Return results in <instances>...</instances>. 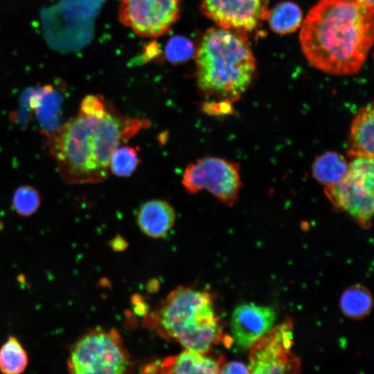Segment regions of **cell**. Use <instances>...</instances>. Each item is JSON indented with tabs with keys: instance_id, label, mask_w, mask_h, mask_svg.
<instances>
[{
	"instance_id": "obj_25",
	"label": "cell",
	"mask_w": 374,
	"mask_h": 374,
	"mask_svg": "<svg viewBox=\"0 0 374 374\" xmlns=\"http://www.w3.org/2000/svg\"><path fill=\"white\" fill-rule=\"evenodd\" d=\"M359 1L369 7L373 8V0H359Z\"/></svg>"
},
{
	"instance_id": "obj_12",
	"label": "cell",
	"mask_w": 374,
	"mask_h": 374,
	"mask_svg": "<svg viewBox=\"0 0 374 374\" xmlns=\"http://www.w3.org/2000/svg\"><path fill=\"white\" fill-rule=\"evenodd\" d=\"M222 364L204 354L186 350L175 357L154 362L144 368L145 373H219Z\"/></svg>"
},
{
	"instance_id": "obj_16",
	"label": "cell",
	"mask_w": 374,
	"mask_h": 374,
	"mask_svg": "<svg viewBox=\"0 0 374 374\" xmlns=\"http://www.w3.org/2000/svg\"><path fill=\"white\" fill-rule=\"evenodd\" d=\"M373 305L370 291L364 285L356 284L347 287L341 294L339 306L348 318L360 320L367 317Z\"/></svg>"
},
{
	"instance_id": "obj_6",
	"label": "cell",
	"mask_w": 374,
	"mask_h": 374,
	"mask_svg": "<svg viewBox=\"0 0 374 374\" xmlns=\"http://www.w3.org/2000/svg\"><path fill=\"white\" fill-rule=\"evenodd\" d=\"M344 178L325 187V194L339 211L348 213L362 228L371 224L374 208L373 158H351Z\"/></svg>"
},
{
	"instance_id": "obj_10",
	"label": "cell",
	"mask_w": 374,
	"mask_h": 374,
	"mask_svg": "<svg viewBox=\"0 0 374 374\" xmlns=\"http://www.w3.org/2000/svg\"><path fill=\"white\" fill-rule=\"evenodd\" d=\"M268 0H201L203 13L217 26L250 32L267 19Z\"/></svg>"
},
{
	"instance_id": "obj_14",
	"label": "cell",
	"mask_w": 374,
	"mask_h": 374,
	"mask_svg": "<svg viewBox=\"0 0 374 374\" xmlns=\"http://www.w3.org/2000/svg\"><path fill=\"white\" fill-rule=\"evenodd\" d=\"M373 103L362 107L354 117L348 139L347 154L353 158H373Z\"/></svg>"
},
{
	"instance_id": "obj_17",
	"label": "cell",
	"mask_w": 374,
	"mask_h": 374,
	"mask_svg": "<svg viewBox=\"0 0 374 374\" xmlns=\"http://www.w3.org/2000/svg\"><path fill=\"white\" fill-rule=\"evenodd\" d=\"M267 19L273 31L278 34H288L294 32L301 26L303 14L296 3L285 1L269 10Z\"/></svg>"
},
{
	"instance_id": "obj_19",
	"label": "cell",
	"mask_w": 374,
	"mask_h": 374,
	"mask_svg": "<svg viewBox=\"0 0 374 374\" xmlns=\"http://www.w3.org/2000/svg\"><path fill=\"white\" fill-rule=\"evenodd\" d=\"M139 162L138 152L135 148L119 145L110 157L109 171L118 177H128L136 170Z\"/></svg>"
},
{
	"instance_id": "obj_7",
	"label": "cell",
	"mask_w": 374,
	"mask_h": 374,
	"mask_svg": "<svg viewBox=\"0 0 374 374\" xmlns=\"http://www.w3.org/2000/svg\"><path fill=\"white\" fill-rule=\"evenodd\" d=\"M239 170L238 165L233 162L208 156L186 166L181 184L189 193L206 190L219 201L231 206L242 187Z\"/></svg>"
},
{
	"instance_id": "obj_8",
	"label": "cell",
	"mask_w": 374,
	"mask_h": 374,
	"mask_svg": "<svg viewBox=\"0 0 374 374\" xmlns=\"http://www.w3.org/2000/svg\"><path fill=\"white\" fill-rule=\"evenodd\" d=\"M181 0H121L119 20L143 37L168 33L178 20Z\"/></svg>"
},
{
	"instance_id": "obj_23",
	"label": "cell",
	"mask_w": 374,
	"mask_h": 374,
	"mask_svg": "<svg viewBox=\"0 0 374 374\" xmlns=\"http://www.w3.org/2000/svg\"><path fill=\"white\" fill-rule=\"evenodd\" d=\"M220 373H250L249 368L244 364L232 361L224 364H222Z\"/></svg>"
},
{
	"instance_id": "obj_2",
	"label": "cell",
	"mask_w": 374,
	"mask_h": 374,
	"mask_svg": "<svg viewBox=\"0 0 374 374\" xmlns=\"http://www.w3.org/2000/svg\"><path fill=\"white\" fill-rule=\"evenodd\" d=\"M148 125L128 118L107 103L96 113L79 111L54 133L52 152L63 179L69 184H96L110 173L114 150Z\"/></svg>"
},
{
	"instance_id": "obj_22",
	"label": "cell",
	"mask_w": 374,
	"mask_h": 374,
	"mask_svg": "<svg viewBox=\"0 0 374 374\" xmlns=\"http://www.w3.org/2000/svg\"><path fill=\"white\" fill-rule=\"evenodd\" d=\"M232 103L226 100L207 101L202 105V111L210 115L230 114Z\"/></svg>"
},
{
	"instance_id": "obj_15",
	"label": "cell",
	"mask_w": 374,
	"mask_h": 374,
	"mask_svg": "<svg viewBox=\"0 0 374 374\" xmlns=\"http://www.w3.org/2000/svg\"><path fill=\"white\" fill-rule=\"evenodd\" d=\"M348 163L346 158L337 152H326L313 162L314 178L325 187L338 184L346 175Z\"/></svg>"
},
{
	"instance_id": "obj_3",
	"label": "cell",
	"mask_w": 374,
	"mask_h": 374,
	"mask_svg": "<svg viewBox=\"0 0 374 374\" xmlns=\"http://www.w3.org/2000/svg\"><path fill=\"white\" fill-rule=\"evenodd\" d=\"M195 57L199 91L217 100L233 103L239 99L256 70L245 33L220 26L204 33Z\"/></svg>"
},
{
	"instance_id": "obj_20",
	"label": "cell",
	"mask_w": 374,
	"mask_h": 374,
	"mask_svg": "<svg viewBox=\"0 0 374 374\" xmlns=\"http://www.w3.org/2000/svg\"><path fill=\"white\" fill-rule=\"evenodd\" d=\"M41 198L38 191L30 186H21L14 193L12 205L16 212L22 216H30L38 209Z\"/></svg>"
},
{
	"instance_id": "obj_5",
	"label": "cell",
	"mask_w": 374,
	"mask_h": 374,
	"mask_svg": "<svg viewBox=\"0 0 374 374\" xmlns=\"http://www.w3.org/2000/svg\"><path fill=\"white\" fill-rule=\"evenodd\" d=\"M66 365L71 373L119 374L129 368L130 361L118 332L94 329L71 346Z\"/></svg>"
},
{
	"instance_id": "obj_21",
	"label": "cell",
	"mask_w": 374,
	"mask_h": 374,
	"mask_svg": "<svg viewBox=\"0 0 374 374\" xmlns=\"http://www.w3.org/2000/svg\"><path fill=\"white\" fill-rule=\"evenodd\" d=\"M193 43L184 36L171 37L166 45L165 54L172 64H180L188 61L195 54Z\"/></svg>"
},
{
	"instance_id": "obj_9",
	"label": "cell",
	"mask_w": 374,
	"mask_h": 374,
	"mask_svg": "<svg viewBox=\"0 0 374 374\" xmlns=\"http://www.w3.org/2000/svg\"><path fill=\"white\" fill-rule=\"evenodd\" d=\"M292 342L290 323L271 328L249 348L250 373L297 372L300 363L291 351Z\"/></svg>"
},
{
	"instance_id": "obj_11",
	"label": "cell",
	"mask_w": 374,
	"mask_h": 374,
	"mask_svg": "<svg viewBox=\"0 0 374 374\" xmlns=\"http://www.w3.org/2000/svg\"><path fill=\"white\" fill-rule=\"evenodd\" d=\"M276 319V312L271 307L253 303L237 306L231 319V330L236 345L243 349L249 348L272 328Z\"/></svg>"
},
{
	"instance_id": "obj_24",
	"label": "cell",
	"mask_w": 374,
	"mask_h": 374,
	"mask_svg": "<svg viewBox=\"0 0 374 374\" xmlns=\"http://www.w3.org/2000/svg\"><path fill=\"white\" fill-rule=\"evenodd\" d=\"M159 53V47L157 42H152L149 44L143 54L142 58L145 62L154 58Z\"/></svg>"
},
{
	"instance_id": "obj_1",
	"label": "cell",
	"mask_w": 374,
	"mask_h": 374,
	"mask_svg": "<svg viewBox=\"0 0 374 374\" xmlns=\"http://www.w3.org/2000/svg\"><path fill=\"white\" fill-rule=\"evenodd\" d=\"M374 10L359 0H320L303 22L299 40L314 68L336 75L362 67L373 42Z\"/></svg>"
},
{
	"instance_id": "obj_18",
	"label": "cell",
	"mask_w": 374,
	"mask_h": 374,
	"mask_svg": "<svg viewBox=\"0 0 374 374\" xmlns=\"http://www.w3.org/2000/svg\"><path fill=\"white\" fill-rule=\"evenodd\" d=\"M28 364V356L19 339L10 336L0 347V371L5 374L23 373Z\"/></svg>"
},
{
	"instance_id": "obj_4",
	"label": "cell",
	"mask_w": 374,
	"mask_h": 374,
	"mask_svg": "<svg viewBox=\"0 0 374 374\" xmlns=\"http://www.w3.org/2000/svg\"><path fill=\"white\" fill-rule=\"evenodd\" d=\"M159 332L186 350L206 353L219 340L221 328L208 293L179 287L166 298L157 314Z\"/></svg>"
},
{
	"instance_id": "obj_13",
	"label": "cell",
	"mask_w": 374,
	"mask_h": 374,
	"mask_svg": "<svg viewBox=\"0 0 374 374\" xmlns=\"http://www.w3.org/2000/svg\"><path fill=\"white\" fill-rule=\"evenodd\" d=\"M175 221L173 207L166 201L151 199L139 208L136 222L140 230L152 238L165 236L172 229Z\"/></svg>"
}]
</instances>
